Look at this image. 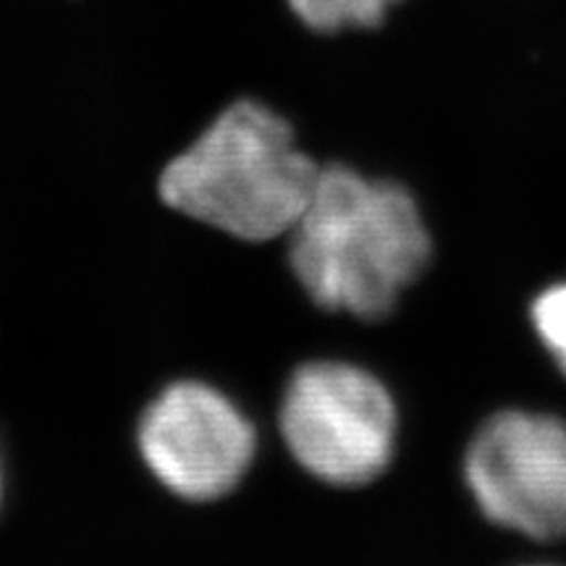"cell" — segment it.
Returning <instances> with one entry per match:
<instances>
[{"mask_svg":"<svg viewBox=\"0 0 566 566\" xmlns=\"http://www.w3.org/2000/svg\"><path fill=\"white\" fill-rule=\"evenodd\" d=\"M137 446L166 491L208 504L242 483L258 436L250 417L223 391L202 380H176L147 405Z\"/></svg>","mask_w":566,"mask_h":566,"instance_id":"277c9868","label":"cell"},{"mask_svg":"<svg viewBox=\"0 0 566 566\" xmlns=\"http://www.w3.org/2000/svg\"><path fill=\"white\" fill-rule=\"evenodd\" d=\"M0 493H3V480H0Z\"/></svg>","mask_w":566,"mask_h":566,"instance_id":"ba28073f","label":"cell"},{"mask_svg":"<svg viewBox=\"0 0 566 566\" xmlns=\"http://www.w3.org/2000/svg\"><path fill=\"white\" fill-rule=\"evenodd\" d=\"M321 168L296 147L286 118L239 101L163 168L168 208L242 242H271L294 229L313 200Z\"/></svg>","mask_w":566,"mask_h":566,"instance_id":"7a4b0ae2","label":"cell"},{"mask_svg":"<svg viewBox=\"0 0 566 566\" xmlns=\"http://www.w3.org/2000/svg\"><path fill=\"white\" fill-rule=\"evenodd\" d=\"M289 260L317 307L384 317L430 260V233L405 187L321 168L313 200L294 223Z\"/></svg>","mask_w":566,"mask_h":566,"instance_id":"6da1fadb","label":"cell"},{"mask_svg":"<svg viewBox=\"0 0 566 566\" xmlns=\"http://www.w3.org/2000/svg\"><path fill=\"white\" fill-rule=\"evenodd\" d=\"M464 475L495 525L537 541L566 535V424L556 417H491L467 449Z\"/></svg>","mask_w":566,"mask_h":566,"instance_id":"5b68a950","label":"cell"},{"mask_svg":"<svg viewBox=\"0 0 566 566\" xmlns=\"http://www.w3.org/2000/svg\"><path fill=\"white\" fill-rule=\"evenodd\" d=\"M281 436L310 475L328 485L370 483L394 457L396 407L375 375L349 363H307L281 401Z\"/></svg>","mask_w":566,"mask_h":566,"instance_id":"3957f363","label":"cell"},{"mask_svg":"<svg viewBox=\"0 0 566 566\" xmlns=\"http://www.w3.org/2000/svg\"><path fill=\"white\" fill-rule=\"evenodd\" d=\"M407 0H286V9L315 34L375 32L391 21Z\"/></svg>","mask_w":566,"mask_h":566,"instance_id":"8992f818","label":"cell"},{"mask_svg":"<svg viewBox=\"0 0 566 566\" xmlns=\"http://www.w3.org/2000/svg\"><path fill=\"white\" fill-rule=\"evenodd\" d=\"M535 334L556 359L558 370L566 375V281L556 283L533 302Z\"/></svg>","mask_w":566,"mask_h":566,"instance_id":"52a82bcc","label":"cell"}]
</instances>
